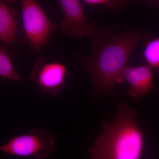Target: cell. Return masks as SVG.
Here are the masks:
<instances>
[{
    "label": "cell",
    "instance_id": "52a82bcc",
    "mask_svg": "<svg viewBox=\"0 0 159 159\" xmlns=\"http://www.w3.org/2000/svg\"><path fill=\"white\" fill-rule=\"evenodd\" d=\"M121 81H127L129 85L128 94L135 100L146 96L152 90V69L148 65L138 67L126 66L121 74Z\"/></svg>",
    "mask_w": 159,
    "mask_h": 159
},
{
    "label": "cell",
    "instance_id": "ba28073f",
    "mask_svg": "<svg viewBox=\"0 0 159 159\" xmlns=\"http://www.w3.org/2000/svg\"><path fill=\"white\" fill-rule=\"evenodd\" d=\"M17 33L14 16L5 2L0 1V40L7 48L13 44Z\"/></svg>",
    "mask_w": 159,
    "mask_h": 159
},
{
    "label": "cell",
    "instance_id": "9c48e42d",
    "mask_svg": "<svg viewBox=\"0 0 159 159\" xmlns=\"http://www.w3.org/2000/svg\"><path fill=\"white\" fill-rule=\"evenodd\" d=\"M0 77L14 82L20 80V77L15 70L7 48L0 47Z\"/></svg>",
    "mask_w": 159,
    "mask_h": 159
},
{
    "label": "cell",
    "instance_id": "7c38bea8",
    "mask_svg": "<svg viewBox=\"0 0 159 159\" xmlns=\"http://www.w3.org/2000/svg\"><path fill=\"white\" fill-rule=\"evenodd\" d=\"M157 2H156V3H157V4L156 5L157 6H159V1H157Z\"/></svg>",
    "mask_w": 159,
    "mask_h": 159
},
{
    "label": "cell",
    "instance_id": "7a4b0ae2",
    "mask_svg": "<svg viewBox=\"0 0 159 159\" xmlns=\"http://www.w3.org/2000/svg\"><path fill=\"white\" fill-rule=\"evenodd\" d=\"M138 114L125 102L118 105L115 118L102 124V130L89 148L90 159H140L144 136Z\"/></svg>",
    "mask_w": 159,
    "mask_h": 159
},
{
    "label": "cell",
    "instance_id": "6da1fadb",
    "mask_svg": "<svg viewBox=\"0 0 159 159\" xmlns=\"http://www.w3.org/2000/svg\"><path fill=\"white\" fill-rule=\"evenodd\" d=\"M148 36L144 30L122 29L117 24L98 27L91 38L90 54H78L74 63L88 73L94 97L113 93L117 84L122 83L121 74L137 44Z\"/></svg>",
    "mask_w": 159,
    "mask_h": 159
},
{
    "label": "cell",
    "instance_id": "5b68a950",
    "mask_svg": "<svg viewBox=\"0 0 159 159\" xmlns=\"http://www.w3.org/2000/svg\"><path fill=\"white\" fill-rule=\"evenodd\" d=\"M67 72L62 63L39 57L34 61L30 79L43 93L57 97L66 85Z\"/></svg>",
    "mask_w": 159,
    "mask_h": 159
},
{
    "label": "cell",
    "instance_id": "3957f363",
    "mask_svg": "<svg viewBox=\"0 0 159 159\" xmlns=\"http://www.w3.org/2000/svg\"><path fill=\"white\" fill-rule=\"evenodd\" d=\"M21 6L23 27L29 48L39 52L58 26L51 22L36 1L22 0Z\"/></svg>",
    "mask_w": 159,
    "mask_h": 159
},
{
    "label": "cell",
    "instance_id": "30bf717a",
    "mask_svg": "<svg viewBox=\"0 0 159 159\" xmlns=\"http://www.w3.org/2000/svg\"><path fill=\"white\" fill-rule=\"evenodd\" d=\"M143 54L147 65L159 73V37L147 42Z\"/></svg>",
    "mask_w": 159,
    "mask_h": 159
},
{
    "label": "cell",
    "instance_id": "277c9868",
    "mask_svg": "<svg viewBox=\"0 0 159 159\" xmlns=\"http://www.w3.org/2000/svg\"><path fill=\"white\" fill-rule=\"evenodd\" d=\"M54 148V138L44 129H34L27 134L16 136L1 145L0 150L15 156L45 159Z\"/></svg>",
    "mask_w": 159,
    "mask_h": 159
},
{
    "label": "cell",
    "instance_id": "8992f818",
    "mask_svg": "<svg viewBox=\"0 0 159 159\" xmlns=\"http://www.w3.org/2000/svg\"><path fill=\"white\" fill-rule=\"evenodd\" d=\"M64 18L58 29L64 34L77 38H92L98 27L89 22L86 17L81 2L77 0H60Z\"/></svg>",
    "mask_w": 159,
    "mask_h": 159
},
{
    "label": "cell",
    "instance_id": "8fae6325",
    "mask_svg": "<svg viewBox=\"0 0 159 159\" xmlns=\"http://www.w3.org/2000/svg\"><path fill=\"white\" fill-rule=\"evenodd\" d=\"M82 2L88 6H106L115 10L124 9L128 5V1L123 0H84Z\"/></svg>",
    "mask_w": 159,
    "mask_h": 159
}]
</instances>
